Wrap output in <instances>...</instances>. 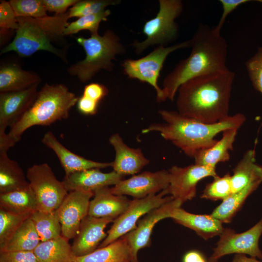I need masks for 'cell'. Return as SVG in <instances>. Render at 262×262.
Wrapping results in <instances>:
<instances>
[{"instance_id":"7a4b0ae2","label":"cell","mask_w":262,"mask_h":262,"mask_svg":"<svg viewBox=\"0 0 262 262\" xmlns=\"http://www.w3.org/2000/svg\"><path fill=\"white\" fill-rule=\"evenodd\" d=\"M215 27L200 25L190 39L191 51L180 61L163 81L164 101L173 100L180 86L203 75L226 70L228 44Z\"/></svg>"},{"instance_id":"277c9868","label":"cell","mask_w":262,"mask_h":262,"mask_svg":"<svg viewBox=\"0 0 262 262\" xmlns=\"http://www.w3.org/2000/svg\"><path fill=\"white\" fill-rule=\"evenodd\" d=\"M69 19L68 11L64 14L40 18L17 17L18 28L16 35L13 41L1 49L0 54L14 51L20 57H27L38 51L44 50L67 63L64 50L56 47L54 44L63 40Z\"/></svg>"},{"instance_id":"484cf974","label":"cell","mask_w":262,"mask_h":262,"mask_svg":"<svg viewBox=\"0 0 262 262\" xmlns=\"http://www.w3.org/2000/svg\"><path fill=\"white\" fill-rule=\"evenodd\" d=\"M231 175L232 193L248 185L262 182V166L256 162L254 149L247 150L233 168Z\"/></svg>"},{"instance_id":"4fadbf2b","label":"cell","mask_w":262,"mask_h":262,"mask_svg":"<svg viewBox=\"0 0 262 262\" xmlns=\"http://www.w3.org/2000/svg\"><path fill=\"white\" fill-rule=\"evenodd\" d=\"M168 170H161L154 172L145 171L123 179L110 188L114 194L130 196L134 199L145 197L166 189L169 186Z\"/></svg>"},{"instance_id":"9a60e30c","label":"cell","mask_w":262,"mask_h":262,"mask_svg":"<svg viewBox=\"0 0 262 262\" xmlns=\"http://www.w3.org/2000/svg\"><path fill=\"white\" fill-rule=\"evenodd\" d=\"M182 204L180 201L173 199L153 209L139 220L134 229L125 235L135 262H139V250L150 246L151 235L156 224L162 219L170 218L172 212Z\"/></svg>"},{"instance_id":"d6986e66","label":"cell","mask_w":262,"mask_h":262,"mask_svg":"<svg viewBox=\"0 0 262 262\" xmlns=\"http://www.w3.org/2000/svg\"><path fill=\"white\" fill-rule=\"evenodd\" d=\"M42 143L51 149L57 156L65 175L92 168H105L112 166L111 163L98 162L87 159L66 148L51 131H48L43 136Z\"/></svg>"},{"instance_id":"e575fe53","label":"cell","mask_w":262,"mask_h":262,"mask_svg":"<svg viewBox=\"0 0 262 262\" xmlns=\"http://www.w3.org/2000/svg\"><path fill=\"white\" fill-rule=\"evenodd\" d=\"M232 193L231 175L228 173L222 177L217 176L205 187L201 198L211 201L223 200Z\"/></svg>"},{"instance_id":"5bb4252c","label":"cell","mask_w":262,"mask_h":262,"mask_svg":"<svg viewBox=\"0 0 262 262\" xmlns=\"http://www.w3.org/2000/svg\"><path fill=\"white\" fill-rule=\"evenodd\" d=\"M94 193L76 190L69 192L57 209L62 226V235L68 240L76 236L80 224L88 215L90 199Z\"/></svg>"},{"instance_id":"ee69618b","label":"cell","mask_w":262,"mask_h":262,"mask_svg":"<svg viewBox=\"0 0 262 262\" xmlns=\"http://www.w3.org/2000/svg\"><path fill=\"white\" fill-rule=\"evenodd\" d=\"M98 102L82 95L78 98L77 106L80 112L85 115H94L98 111Z\"/></svg>"},{"instance_id":"8d00e7d4","label":"cell","mask_w":262,"mask_h":262,"mask_svg":"<svg viewBox=\"0 0 262 262\" xmlns=\"http://www.w3.org/2000/svg\"><path fill=\"white\" fill-rule=\"evenodd\" d=\"M16 17L40 18L48 16L42 0H10Z\"/></svg>"},{"instance_id":"f35d334b","label":"cell","mask_w":262,"mask_h":262,"mask_svg":"<svg viewBox=\"0 0 262 262\" xmlns=\"http://www.w3.org/2000/svg\"><path fill=\"white\" fill-rule=\"evenodd\" d=\"M0 29L16 30L17 17L9 1L2 0L0 3Z\"/></svg>"},{"instance_id":"bcb514c9","label":"cell","mask_w":262,"mask_h":262,"mask_svg":"<svg viewBox=\"0 0 262 262\" xmlns=\"http://www.w3.org/2000/svg\"><path fill=\"white\" fill-rule=\"evenodd\" d=\"M230 262H262V261L245 254H237Z\"/></svg>"},{"instance_id":"1f68e13d","label":"cell","mask_w":262,"mask_h":262,"mask_svg":"<svg viewBox=\"0 0 262 262\" xmlns=\"http://www.w3.org/2000/svg\"><path fill=\"white\" fill-rule=\"evenodd\" d=\"M41 242L62 235V226L57 210L51 212L37 211L31 216Z\"/></svg>"},{"instance_id":"f1b7e54d","label":"cell","mask_w":262,"mask_h":262,"mask_svg":"<svg viewBox=\"0 0 262 262\" xmlns=\"http://www.w3.org/2000/svg\"><path fill=\"white\" fill-rule=\"evenodd\" d=\"M0 207L21 215H31L38 211V203L30 186L0 194Z\"/></svg>"},{"instance_id":"8fae6325","label":"cell","mask_w":262,"mask_h":262,"mask_svg":"<svg viewBox=\"0 0 262 262\" xmlns=\"http://www.w3.org/2000/svg\"><path fill=\"white\" fill-rule=\"evenodd\" d=\"M167 195L168 193L166 189L158 194L131 200L126 211L114 220L106 237L98 248L105 246L131 231L136 228L141 217L153 209L174 199L171 196H167Z\"/></svg>"},{"instance_id":"cb8c5ba5","label":"cell","mask_w":262,"mask_h":262,"mask_svg":"<svg viewBox=\"0 0 262 262\" xmlns=\"http://www.w3.org/2000/svg\"><path fill=\"white\" fill-rule=\"evenodd\" d=\"M41 80L35 72L22 69L15 64L0 68V93L23 90L39 84Z\"/></svg>"},{"instance_id":"d4e9b609","label":"cell","mask_w":262,"mask_h":262,"mask_svg":"<svg viewBox=\"0 0 262 262\" xmlns=\"http://www.w3.org/2000/svg\"><path fill=\"white\" fill-rule=\"evenodd\" d=\"M71 262H135L125 235L87 255L74 256Z\"/></svg>"},{"instance_id":"ba28073f","label":"cell","mask_w":262,"mask_h":262,"mask_svg":"<svg viewBox=\"0 0 262 262\" xmlns=\"http://www.w3.org/2000/svg\"><path fill=\"white\" fill-rule=\"evenodd\" d=\"M190 39L165 47L157 46L147 55L138 59H127L121 64L124 73L129 78L147 82L155 90L157 101L163 102V93L158 84L160 74L166 58L172 52L190 47Z\"/></svg>"},{"instance_id":"5b68a950","label":"cell","mask_w":262,"mask_h":262,"mask_svg":"<svg viewBox=\"0 0 262 262\" xmlns=\"http://www.w3.org/2000/svg\"><path fill=\"white\" fill-rule=\"evenodd\" d=\"M78 98L61 83H46L38 91L35 100L28 110L10 127L9 139L15 146L23 133L34 126H50L68 118Z\"/></svg>"},{"instance_id":"60d3db41","label":"cell","mask_w":262,"mask_h":262,"mask_svg":"<svg viewBox=\"0 0 262 262\" xmlns=\"http://www.w3.org/2000/svg\"><path fill=\"white\" fill-rule=\"evenodd\" d=\"M78 0H42L47 11L55 14H64L69 7L74 5Z\"/></svg>"},{"instance_id":"836d02e7","label":"cell","mask_w":262,"mask_h":262,"mask_svg":"<svg viewBox=\"0 0 262 262\" xmlns=\"http://www.w3.org/2000/svg\"><path fill=\"white\" fill-rule=\"evenodd\" d=\"M110 14V10L106 9L98 14L79 17L77 20L69 23L65 29L64 34L65 36L71 35L83 30H88L91 34L98 33L100 23L102 21H107Z\"/></svg>"},{"instance_id":"ac0fdd59","label":"cell","mask_w":262,"mask_h":262,"mask_svg":"<svg viewBox=\"0 0 262 262\" xmlns=\"http://www.w3.org/2000/svg\"><path fill=\"white\" fill-rule=\"evenodd\" d=\"M124 179V176L114 171L101 172L99 168H92L65 175L63 182L68 192L82 190L94 192L100 188L115 185Z\"/></svg>"},{"instance_id":"9c48e42d","label":"cell","mask_w":262,"mask_h":262,"mask_svg":"<svg viewBox=\"0 0 262 262\" xmlns=\"http://www.w3.org/2000/svg\"><path fill=\"white\" fill-rule=\"evenodd\" d=\"M26 177L37 201L38 211L56 210L68 193L63 181L56 178L47 163L30 167Z\"/></svg>"},{"instance_id":"ab89813d","label":"cell","mask_w":262,"mask_h":262,"mask_svg":"<svg viewBox=\"0 0 262 262\" xmlns=\"http://www.w3.org/2000/svg\"><path fill=\"white\" fill-rule=\"evenodd\" d=\"M0 262H39L33 251L0 252Z\"/></svg>"},{"instance_id":"603a6c76","label":"cell","mask_w":262,"mask_h":262,"mask_svg":"<svg viewBox=\"0 0 262 262\" xmlns=\"http://www.w3.org/2000/svg\"><path fill=\"white\" fill-rule=\"evenodd\" d=\"M237 128L229 129L222 132L220 140L211 147L197 151L193 158L195 164L216 168L219 163H225L230 159L229 151L233 150L237 131Z\"/></svg>"},{"instance_id":"4dcf8cb0","label":"cell","mask_w":262,"mask_h":262,"mask_svg":"<svg viewBox=\"0 0 262 262\" xmlns=\"http://www.w3.org/2000/svg\"><path fill=\"white\" fill-rule=\"evenodd\" d=\"M40 242L38 234L30 217L21 224L0 252L33 251Z\"/></svg>"},{"instance_id":"d590c367","label":"cell","mask_w":262,"mask_h":262,"mask_svg":"<svg viewBox=\"0 0 262 262\" xmlns=\"http://www.w3.org/2000/svg\"><path fill=\"white\" fill-rule=\"evenodd\" d=\"M120 2L119 0H78L69 9L68 17H80L98 14L105 11L110 5H115Z\"/></svg>"},{"instance_id":"4316f807","label":"cell","mask_w":262,"mask_h":262,"mask_svg":"<svg viewBox=\"0 0 262 262\" xmlns=\"http://www.w3.org/2000/svg\"><path fill=\"white\" fill-rule=\"evenodd\" d=\"M18 163L0 152V194L27 187L29 183Z\"/></svg>"},{"instance_id":"3957f363","label":"cell","mask_w":262,"mask_h":262,"mask_svg":"<svg viewBox=\"0 0 262 262\" xmlns=\"http://www.w3.org/2000/svg\"><path fill=\"white\" fill-rule=\"evenodd\" d=\"M159 114L164 121L143 130V133L159 132L186 155L193 158L196 153L209 148L217 141L215 136L227 129H239L246 121L241 113L229 115L214 123H206L180 115L177 111L162 110Z\"/></svg>"},{"instance_id":"f546056e","label":"cell","mask_w":262,"mask_h":262,"mask_svg":"<svg viewBox=\"0 0 262 262\" xmlns=\"http://www.w3.org/2000/svg\"><path fill=\"white\" fill-rule=\"evenodd\" d=\"M261 184L253 183L232 193L222 200L211 214L223 224L231 222L247 198L257 190Z\"/></svg>"},{"instance_id":"7bdbcfd3","label":"cell","mask_w":262,"mask_h":262,"mask_svg":"<svg viewBox=\"0 0 262 262\" xmlns=\"http://www.w3.org/2000/svg\"><path fill=\"white\" fill-rule=\"evenodd\" d=\"M250 1L249 0H220L219 1L222 5L223 12L215 29L218 32H221V28L227 16L240 5Z\"/></svg>"},{"instance_id":"6da1fadb","label":"cell","mask_w":262,"mask_h":262,"mask_svg":"<svg viewBox=\"0 0 262 262\" xmlns=\"http://www.w3.org/2000/svg\"><path fill=\"white\" fill-rule=\"evenodd\" d=\"M235 73L228 69L191 79L178 89L177 112L185 116L214 123L229 115Z\"/></svg>"},{"instance_id":"b9f144b4","label":"cell","mask_w":262,"mask_h":262,"mask_svg":"<svg viewBox=\"0 0 262 262\" xmlns=\"http://www.w3.org/2000/svg\"><path fill=\"white\" fill-rule=\"evenodd\" d=\"M108 93V90L105 86L92 82L85 85L82 95L99 102Z\"/></svg>"},{"instance_id":"8992f818","label":"cell","mask_w":262,"mask_h":262,"mask_svg":"<svg viewBox=\"0 0 262 262\" xmlns=\"http://www.w3.org/2000/svg\"><path fill=\"white\" fill-rule=\"evenodd\" d=\"M76 40L83 48L85 57L71 65L67 71L82 82L90 81L101 70L111 71L115 57L126 53L120 37L111 29H107L102 35L91 34L88 38L79 36Z\"/></svg>"},{"instance_id":"f6af8a7d","label":"cell","mask_w":262,"mask_h":262,"mask_svg":"<svg viewBox=\"0 0 262 262\" xmlns=\"http://www.w3.org/2000/svg\"><path fill=\"white\" fill-rule=\"evenodd\" d=\"M182 262H208L200 252L193 250L186 252L183 256Z\"/></svg>"},{"instance_id":"ffe728a7","label":"cell","mask_w":262,"mask_h":262,"mask_svg":"<svg viewBox=\"0 0 262 262\" xmlns=\"http://www.w3.org/2000/svg\"><path fill=\"white\" fill-rule=\"evenodd\" d=\"M109 140L115 150V158L112 167L117 173L124 177L133 175L149 164V161L140 149L128 147L119 134L112 135Z\"/></svg>"},{"instance_id":"30bf717a","label":"cell","mask_w":262,"mask_h":262,"mask_svg":"<svg viewBox=\"0 0 262 262\" xmlns=\"http://www.w3.org/2000/svg\"><path fill=\"white\" fill-rule=\"evenodd\" d=\"M262 235V217L253 227L238 233L224 228L208 262H218L223 257L231 254H245L262 260L259 240Z\"/></svg>"},{"instance_id":"44dd1931","label":"cell","mask_w":262,"mask_h":262,"mask_svg":"<svg viewBox=\"0 0 262 262\" xmlns=\"http://www.w3.org/2000/svg\"><path fill=\"white\" fill-rule=\"evenodd\" d=\"M170 218L175 222L194 230L205 240L219 236L224 229L223 223L211 214H194L180 207L175 209Z\"/></svg>"},{"instance_id":"52a82bcc","label":"cell","mask_w":262,"mask_h":262,"mask_svg":"<svg viewBox=\"0 0 262 262\" xmlns=\"http://www.w3.org/2000/svg\"><path fill=\"white\" fill-rule=\"evenodd\" d=\"M159 10L156 16L146 21L143 33L146 38L142 41H134L131 44L135 53L140 54L148 47L164 45L175 40L179 33L176 19L182 13L183 3L180 0H159Z\"/></svg>"},{"instance_id":"7c38bea8","label":"cell","mask_w":262,"mask_h":262,"mask_svg":"<svg viewBox=\"0 0 262 262\" xmlns=\"http://www.w3.org/2000/svg\"><path fill=\"white\" fill-rule=\"evenodd\" d=\"M169 184L167 190L174 199L182 204L193 199L196 195V186L202 179L217 175L216 168L192 164L185 167L176 165L168 170Z\"/></svg>"},{"instance_id":"7dc6e473","label":"cell","mask_w":262,"mask_h":262,"mask_svg":"<svg viewBox=\"0 0 262 262\" xmlns=\"http://www.w3.org/2000/svg\"><path fill=\"white\" fill-rule=\"evenodd\" d=\"M257 1L262 3V0H257Z\"/></svg>"},{"instance_id":"e0dca14e","label":"cell","mask_w":262,"mask_h":262,"mask_svg":"<svg viewBox=\"0 0 262 262\" xmlns=\"http://www.w3.org/2000/svg\"><path fill=\"white\" fill-rule=\"evenodd\" d=\"M114 220L111 218L86 216L82 220L71 245L74 255L84 256L97 249L100 242L107 236L105 228Z\"/></svg>"},{"instance_id":"d6a6232c","label":"cell","mask_w":262,"mask_h":262,"mask_svg":"<svg viewBox=\"0 0 262 262\" xmlns=\"http://www.w3.org/2000/svg\"><path fill=\"white\" fill-rule=\"evenodd\" d=\"M30 216L18 214L0 207V251Z\"/></svg>"},{"instance_id":"7402d4cb","label":"cell","mask_w":262,"mask_h":262,"mask_svg":"<svg viewBox=\"0 0 262 262\" xmlns=\"http://www.w3.org/2000/svg\"><path fill=\"white\" fill-rule=\"evenodd\" d=\"M130 201L125 196L112 193L108 186L100 188L94 192L93 198L90 202L88 215L115 220L126 211Z\"/></svg>"},{"instance_id":"2e32d148","label":"cell","mask_w":262,"mask_h":262,"mask_svg":"<svg viewBox=\"0 0 262 262\" xmlns=\"http://www.w3.org/2000/svg\"><path fill=\"white\" fill-rule=\"evenodd\" d=\"M38 84L15 92L0 93V133L6 132L32 106L37 96Z\"/></svg>"},{"instance_id":"74e56055","label":"cell","mask_w":262,"mask_h":262,"mask_svg":"<svg viewBox=\"0 0 262 262\" xmlns=\"http://www.w3.org/2000/svg\"><path fill=\"white\" fill-rule=\"evenodd\" d=\"M245 65L252 86L262 95V47L258 49Z\"/></svg>"},{"instance_id":"83f0119b","label":"cell","mask_w":262,"mask_h":262,"mask_svg":"<svg viewBox=\"0 0 262 262\" xmlns=\"http://www.w3.org/2000/svg\"><path fill=\"white\" fill-rule=\"evenodd\" d=\"M33 251L39 262H71L75 256L68 240L62 235L40 242Z\"/></svg>"}]
</instances>
